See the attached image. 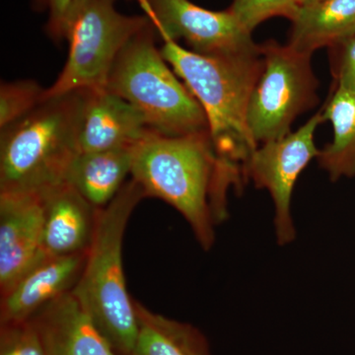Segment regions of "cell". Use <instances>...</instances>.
Listing matches in <instances>:
<instances>
[{
    "mask_svg": "<svg viewBox=\"0 0 355 355\" xmlns=\"http://www.w3.org/2000/svg\"><path fill=\"white\" fill-rule=\"evenodd\" d=\"M133 180L146 198L164 200L183 216L205 251L228 216V193L246 182L217 154L209 132L167 137L151 132L132 148Z\"/></svg>",
    "mask_w": 355,
    "mask_h": 355,
    "instance_id": "6da1fadb",
    "label": "cell"
},
{
    "mask_svg": "<svg viewBox=\"0 0 355 355\" xmlns=\"http://www.w3.org/2000/svg\"><path fill=\"white\" fill-rule=\"evenodd\" d=\"M161 39L163 57L205 111L217 154L244 175L245 163L258 147L247 116L252 91L263 69L261 46L251 53L207 57L171 39Z\"/></svg>",
    "mask_w": 355,
    "mask_h": 355,
    "instance_id": "7a4b0ae2",
    "label": "cell"
},
{
    "mask_svg": "<svg viewBox=\"0 0 355 355\" xmlns=\"http://www.w3.org/2000/svg\"><path fill=\"white\" fill-rule=\"evenodd\" d=\"M84 90L46 98L2 128L0 193H43L64 183L80 153L79 125Z\"/></svg>",
    "mask_w": 355,
    "mask_h": 355,
    "instance_id": "3957f363",
    "label": "cell"
},
{
    "mask_svg": "<svg viewBox=\"0 0 355 355\" xmlns=\"http://www.w3.org/2000/svg\"><path fill=\"white\" fill-rule=\"evenodd\" d=\"M146 198L132 178L100 209L83 273L71 291L119 355H132L139 333L135 299L123 272V243L133 210Z\"/></svg>",
    "mask_w": 355,
    "mask_h": 355,
    "instance_id": "277c9868",
    "label": "cell"
},
{
    "mask_svg": "<svg viewBox=\"0 0 355 355\" xmlns=\"http://www.w3.org/2000/svg\"><path fill=\"white\" fill-rule=\"evenodd\" d=\"M149 23L121 51L105 89L139 110L153 132L167 137L209 132L202 107L161 53Z\"/></svg>",
    "mask_w": 355,
    "mask_h": 355,
    "instance_id": "5b68a950",
    "label": "cell"
},
{
    "mask_svg": "<svg viewBox=\"0 0 355 355\" xmlns=\"http://www.w3.org/2000/svg\"><path fill=\"white\" fill-rule=\"evenodd\" d=\"M116 0H74L60 24L58 43H69V55L44 100L105 88L114 62L125 44L150 23L148 16L123 15Z\"/></svg>",
    "mask_w": 355,
    "mask_h": 355,
    "instance_id": "8992f818",
    "label": "cell"
},
{
    "mask_svg": "<svg viewBox=\"0 0 355 355\" xmlns=\"http://www.w3.org/2000/svg\"><path fill=\"white\" fill-rule=\"evenodd\" d=\"M260 46L263 69L252 91L247 116L257 146L288 135L295 119L319 102L312 53L272 40Z\"/></svg>",
    "mask_w": 355,
    "mask_h": 355,
    "instance_id": "52a82bcc",
    "label": "cell"
},
{
    "mask_svg": "<svg viewBox=\"0 0 355 355\" xmlns=\"http://www.w3.org/2000/svg\"><path fill=\"white\" fill-rule=\"evenodd\" d=\"M324 121L322 111L317 112L296 132L257 147L245 163L246 181L253 182L257 189H265L272 198L273 225L279 246L291 244L296 238L291 214L292 193L301 173L319 155L315 133Z\"/></svg>",
    "mask_w": 355,
    "mask_h": 355,
    "instance_id": "ba28073f",
    "label": "cell"
},
{
    "mask_svg": "<svg viewBox=\"0 0 355 355\" xmlns=\"http://www.w3.org/2000/svg\"><path fill=\"white\" fill-rule=\"evenodd\" d=\"M159 36L183 39L193 53L226 57L258 51L252 33L226 11H211L189 0H139Z\"/></svg>",
    "mask_w": 355,
    "mask_h": 355,
    "instance_id": "9c48e42d",
    "label": "cell"
},
{
    "mask_svg": "<svg viewBox=\"0 0 355 355\" xmlns=\"http://www.w3.org/2000/svg\"><path fill=\"white\" fill-rule=\"evenodd\" d=\"M40 193H0V294L46 256Z\"/></svg>",
    "mask_w": 355,
    "mask_h": 355,
    "instance_id": "30bf717a",
    "label": "cell"
},
{
    "mask_svg": "<svg viewBox=\"0 0 355 355\" xmlns=\"http://www.w3.org/2000/svg\"><path fill=\"white\" fill-rule=\"evenodd\" d=\"M144 114L105 88L85 89L78 144L80 153L135 147L149 132Z\"/></svg>",
    "mask_w": 355,
    "mask_h": 355,
    "instance_id": "8fae6325",
    "label": "cell"
},
{
    "mask_svg": "<svg viewBox=\"0 0 355 355\" xmlns=\"http://www.w3.org/2000/svg\"><path fill=\"white\" fill-rule=\"evenodd\" d=\"M87 254L67 257L46 254L1 294L0 323L28 321L44 306L73 291Z\"/></svg>",
    "mask_w": 355,
    "mask_h": 355,
    "instance_id": "7c38bea8",
    "label": "cell"
},
{
    "mask_svg": "<svg viewBox=\"0 0 355 355\" xmlns=\"http://www.w3.org/2000/svg\"><path fill=\"white\" fill-rule=\"evenodd\" d=\"M40 195L44 209V254L53 257L87 254L101 209L91 205L67 182Z\"/></svg>",
    "mask_w": 355,
    "mask_h": 355,
    "instance_id": "4fadbf2b",
    "label": "cell"
},
{
    "mask_svg": "<svg viewBox=\"0 0 355 355\" xmlns=\"http://www.w3.org/2000/svg\"><path fill=\"white\" fill-rule=\"evenodd\" d=\"M31 322L46 355H119L72 292L39 311Z\"/></svg>",
    "mask_w": 355,
    "mask_h": 355,
    "instance_id": "5bb4252c",
    "label": "cell"
},
{
    "mask_svg": "<svg viewBox=\"0 0 355 355\" xmlns=\"http://www.w3.org/2000/svg\"><path fill=\"white\" fill-rule=\"evenodd\" d=\"M132 148L80 153L65 182L97 209L107 207L125 186L132 173Z\"/></svg>",
    "mask_w": 355,
    "mask_h": 355,
    "instance_id": "9a60e30c",
    "label": "cell"
},
{
    "mask_svg": "<svg viewBox=\"0 0 355 355\" xmlns=\"http://www.w3.org/2000/svg\"><path fill=\"white\" fill-rule=\"evenodd\" d=\"M291 21L288 44L313 55L355 35V0H320L300 6Z\"/></svg>",
    "mask_w": 355,
    "mask_h": 355,
    "instance_id": "2e32d148",
    "label": "cell"
},
{
    "mask_svg": "<svg viewBox=\"0 0 355 355\" xmlns=\"http://www.w3.org/2000/svg\"><path fill=\"white\" fill-rule=\"evenodd\" d=\"M139 333L132 355H211L209 343L193 324L157 314L135 300Z\"/></svg>",
    "mask_w": 355,
    "mask_h": 355,
    "instance_id": "e0dca14e",
    "label": "cell"
},
{
    "mask_svg": "<svg viewBox=\"0 0 355 355\" xmlns=\"http://www.w3.org/2000/svg\"><path fill=\"white\" fill-rule=\"evenodd\" d=\"M324 121H331L334 139L320 149L317 161L331 181L355 176V93L336 86L322 109Z\"/></svg>",
    "mask_w": 355,
    "mask_h": 355,
    "instance_id": "ac0fdd59",
    "label": "cell"
},
{
    "mask_svg": "<svg viewBox=\"0 0 355 355\" xmlns=\"http://www.w3.org/2000/svg\"><path fill=\"white\" fill-rule=\"evenodd\" d=\"M46 88L32 79L1 83L0 86V128L29 114L44 101Z\"/></svg>",
    "mask_w": 355,
    "mask_h": 355,
    "instance_id": "d6986e66",
    "label": "cell"
},
{
    "mask_svg": "<svg viewBox=\"0 0 355 355\" xmlns=\"http://www.w3.org/2000/svg\"><path fill=\"white\" fill-rule=\"evenodd\" d=\"M298 9L297 0H233L229 10L252 33L257 26L275 16L293 19Z\"/></svg>",
    "mask_w": 355,
    "mask_h": 355,
    "instance_id": "ffe728a7",
    "label": "cell"
},
{
    "mask_svg": "<svg viewBox=\"0 0 355 355\" xmlns=\"http://www.w3.org/2000/svg\"><path fill=\"white\" fill-rule=\"evenodd\" d=\"M0 355H46L31 322L1 324Z\"/></svg>",
    "mask_w": 355,
    "mask_h": 355,
    "instance_id": "44dd1931",
    "label": "cell"
},
{
    "mask_svg": "<svg viewBox=\"0 0 355 355\" xmlns=\"http://www.w3.org/2000/svg\"><path fill=\"white\" fill-rule=\"evenodd\" d=\"M336 86L355 93V35L330 46Z\"/></svg>",
    "mask_w": 355,
    "mask_h": 355,
    "instance_id": "7402d4cb",
    "label": "cell"
},
{
    "mask_svg": "<svg viewBox=\"0 0 355 355\" xmlns=\"http://www.w3.org/2000/svg\"><path fill=\"white\" fill-rule=\"evenodd\" d=\"M74 0H33L37 10L46 11L49 14L46 33L53 41L58 42L60 24L65 12Z\"/></svg>",
    "mask_w": 355,
    "mask_h": 355,
    "instance_id": "603a6c76",
    "label": "cell"
},
{
    "mask_svg": "<svg viewBox=\"0 0 355 355\" xmlns=\"http://www.w3.org/2000/svg\"><path fill=\"white\" fill-rule=\"evenodd\" d=\"M320 1V0H297L299 7L309 6V4L315 3V2Z\"/></svg>",
    "mask_w": 355,
    "mask_h": 355,
    "instance_id": "cb8c5ba5",
    "label": "cell"
}]
</instances>
